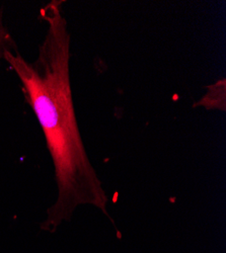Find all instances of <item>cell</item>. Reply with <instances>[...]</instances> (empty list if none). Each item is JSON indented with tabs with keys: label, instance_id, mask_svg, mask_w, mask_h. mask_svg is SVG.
Here are the masks:
<instances>
[{
	"label": "cell",
	"instance_id": "6da1fadb",
	"mask_svg": "<svg viewBox=\"0 0 226 253\" xmlns=\"http://www.w3.org/2000/svg\"><path fill=\"white\" fill-rule=\"evenodd\" d=\"M63 0H51L40 9L46 26L35 60L20 54L16 43L7 47L3 61L20 82L54 167L57 196L47 209L41 230L54 233L69 222L81 206H92L108 216V196L89 158L75 115L70 80L71 35Z\"/></svg>",
	"mask_w": 226,
	"mask_h": 253
},
{
	"label": "cell",
	"instance_id": "7a4b0ae2",
	"mask_svg": "<svg viewBox=\"0 0 226 253\" xmlns=\"http://www.w3.org/2000/svg\"><path fill=\"white\" fill-rule=\"evenodd\" d=\"M195 105H203L207 110L225 111V79L210 85L207 93Z\"/></svg>",
	"mask_w": 226,
	"mask_h": 253
},
{
	"label": "cell",
	"instance_id": "3957f363",
	"mask_svg": "<svg viewBox=\"0 0 226 253\" xmlns=\"http://www.w3.org/2000/svg\"><path fill=\"white\" fill-rule=\"evenodd\" d=\"M13 43H15V41L5 25L3 5L0 3V61L3 60V53L5 49Z\"/></svg>",
	"mask_w": 226,
	"mask_h": 253
}]
</instances>
